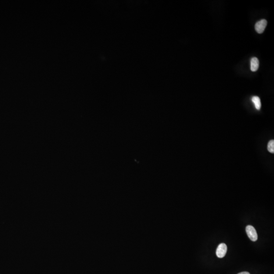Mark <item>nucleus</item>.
<instances>
[{
  "mask_svg": "<svg viewBox=\"0 0 274 274\" xmlns=\"http://www.w3.org/2000/svg\"><path fill=\"white\" fill-rule=\"evenodd\" d=\"M246 231L249 239L252 241H256L258 240V234L254 227L251 226H247Z\"/></svg>",
  "mask_w": 274,
  "mask_h": 274,
  "instance_id": "nucleus-1",
  "label": "nucleus"
},
{
  "mask_svg": "<svg viewBox=\"0 0 274 274\" xmlns=\"http://www.w3.org/2000/svg\"><path fill=\"white\" fill-rule=\"evenodd\" d=\"M267 25V21L266 20H262L256 22L255 25V29L258 34H262L264 32Z\"/></svg>",
  "mask_w": 274,
  "mask_h": 274,
  "instance_id": "nucleus-2",
  "label": "nucleus"
},
{
  "mask_svg": "<svg viewBox=\"0 0 274 274\" xmlns=\"http://www.w3.org/2000/svg\"><path fill=\"white\" fill-rule=\"evenodd\" d=\"M227 252V246L224 243L218 245L216 250V255L219 258H223L226 255Z\"/></svg>",
  "mask_w": 274,
  "mask_h": 274,
  "instance_id": "nucleus-3",
  "label": "nucleus"
},
{
  "mask_svg": "<svg viewBox=\"0 0 274 274\" xmlns=\"http://www.w3.org/2000/svg\"><path fill=\"white\" fill-rule=\"evenodd\" d=\"M259 61L258 58L253 57L251 60L250 69L252 72H255L258 70L259 68Z\"/></svg>",
  "mask_w": 274,
  "mask_h": 274,
  "instance_id": "nucleus-4",
  "label": "nucleus"
},
{
  "mask_svg": "<svg viewBox=\"0 0 274 274\" xmlns=\"http://www.w3.org/2000/svg\"><path fill=\"white\" fill-rule=\"evenodd\" d=\"M251 101L254 105L255 107L257 110H260L261 108V101L260 99L258 97L254 96L252 97Z\"/></svg>",
  "mask_w": 274,
  "mask_h": 274,
  "instance_id": "nucleus-5",
  "label": "nucleus"
},
{
  "mask_svg": "<svg viewBox=\"0 0 274 274\" xmlns=\"http://www.w3.org/2000/svg\"><path fill=\"white\" fill-rule=\"evenodd\" d=\"M267 150L270 153H274V141L273 140H270L267 144Z\"/></svg>",
  "mask_w": 274,
  "mask_h": 274,
  "instance_id": "nucleus-6",
  "label": "nucleus"
},
{
  "mask_svg": "<svg viewBox=\"0 0 274 274\" xmlns=\"http://www.w3.org/2000/svg\"><path fill=\"white\" fill-rule=\"evenodd\" d=\"M238 274H250V273H248L247 272H241V273Z\"/></svg>",
  "mask_w": 274,
  "mask_h": 274,
  "instance_id": "nucleus-7",
  "label": "nucleus"
}]
</instances>
